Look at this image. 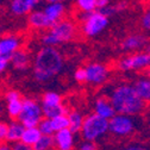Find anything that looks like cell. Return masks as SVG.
I'll return each instance as SVG.
<instances>
[{
    "instance_id": "6da1fadb",
    "label": "cell",
    "mask_w": 150,
    "mask_h": 150,
    "mask_svg": "<svg viewBox=\"0 0 150 150\" xmlns=\"http://www.w3.org/2000/svg\"><path fill=\"white\" fill-rule=\"evenodd\" d=\"M63 56L56 47L43 45L33 60V78L37 82H48L62 71Z\"/></svg>"
},
{
    "instance_id": "7a4b0ae2",
    "label": "cell",
    "mask_w": 150,
    "mask_h": 150,
    "mask_svg": "<svg viewBox=\"0 0 150 150\" xmlns=\"http://www.w3.org/2000/svg\"><path fill=\"white\" fill-rule=\"evenodd\" d=\"M116 113L137 116L144 111L145 103L137 96L132 85L122 83L111 91L108 97Z\"/></svg>"
},
{
    "instance_id": "3957f363",
    "label": "cell",
    "mask_w": 150,
    "mask_h": 150,
    "mask_svg": "<svg viewBox=\"0 0 150 150\" xmlns=\"http://www.w3.org/2000/svg\"><path fill=\"white\" fill-rule=\"evenodd\" d=\"M79 25L71 18H62V19L54 23L41 37L43 45L57 47L62 43L73 41L78 36Z\"/></svg>"
},
{
    "instance_id": "277c9868",
    "label": "cell",
    "mask_w": 150,
    "mask_h": 150,
    "mask_svg": "<svg viewBox=\"0 0 150 150\" xmlns=\"http://www.w3.org/2000/svg\"><path fill=\"white\" fill-rule=\"evenodd\" d=\"M79 30L88 38L99 36L108 26V17L100 10H94L88 13H78Z\"/></svg>"
},
{
    "instance_id": "5b68a950",
    "label": "cell",
    "mask_w": 150,
    "mask_h": 150,
    "mask_svg": "<svg viewBox=\"0 0 150 150\" xmlns=\"http://www.w3.org/2000/svg\"><path fill=\"white\" fill-rule=\"evenodd\" d=\"M107 132H108L107 119L98 116L94 112L83 117V123L80 130V134L85 141L96 142L103 138Z\"/></svg>"
},
{
    "instance_id": "8992f818",
    "label": "cell",
    "mask_w": 150,
    "mask_h": 150,
    "mask_svg": "<svg viewBox=\"0 0 150 150\" xmlns=\"http://www.w3.org/2000/svg\"><path fill=\"white\" fill-rule=\"evenodd\" d=\"M136 131V120L134 116L116 113L108 119V132L118 138H126Z\"/></svg>"
},
{
    "instance_id": "52a82bcc",
    "label": "cell",
    "mask_w": 150,
    "mask_h": 150,
    "mask_svg": "<svg viewBox=\"0 0 150 150\" xmlns=\"http://www.w3.org/2000/svg\"><path fill=\"white\" fill-rule=\"evenodd\" d=\"M23 100V106L19 116H18L17 120H19L24 127H33L37 126L40 120L43 118L42 115V107L41 105L33 99L25 98Z\"/></svg>"
},
{
    "instance_id": "ba28073f",
    "label": "cell",
    "mask_w": 150,
    "mask_h": 150,
    "mask_svg": "<svg viewBox=\"0 0 150 150\" xmlns=\"http://www.w3.org/2000/svg\"><path fill=\"white\" fill-rule=\"evenodd\" d=\"M116 67L123 71L144 70L145 68L150 67V54L145 50L125 56V57H122L117 62Z\"/></svg>"
},
{
    "instance_id": "9c48e42d",
    "label": "cell",
    "mask_w": 150,
    "mask_h": 150,
    "mask_svg": "<svg viewBox=\"0 0 150 150\" xmlns=\"http://www.w3.org/2000/svg\"><path fill=\"white\" fill-rule=\"evenodd\" d=\"M86 70V82L92 86H100L108 79V68L99 62H91L85 67Z\"/></svg>"
},
{
    "instance_id": "30bf717a",
    "label": "cell",
    "mask_w": 150,
    "mask_h": 150,
    "mask_svg": "<svg viewBox=\"0 0 150 150\" xmlns=\"http://www.w3.org/2000/svg\"><path fill=\"white\" fill-rule=\"evenodd\" d=\"M41 3L42 0H8V11L14 17L28 16L38 7Z\"/></svg>"
},
{
    "instance_id": "8fae6325",
    "label": "cell",
    "mask_w": 150,
    "mask_h": 150,
    "mask_svg": "<svg viewBox=\"0 0 150 150\" xmlns=\"http://www.w3.org/2000/svg\"><path fill=\"white\" fill-rule=\"evenodd\" d=\"M48 21L54 24L57 21L62 19L67 16L68 12V5L66 1H56V3H47L44 7L42 8Z\"/></svg>"
},
{
    "instance_id": "7c38bea8",
    "label": "cell",
    "mask_w": 150,
    "mask_h": 150,
    "mask_svg": "<svg viewBox=\"0 0 150 150\" xmlns=\"http://www.w3.org/2000/svg\"><path fill=\"white\" fill-rule=\"evenodd\" d=\"M148 38L143 33H131L126 36L120 43V49L126 52L137 51L146 48L148 45Z\"/></svg>"
},
{
    "instance_id": "4fadbf2b",
    "label": "cell",
    "mask_w": 150,
    "mask_h": 150,
    "mask_svg": "<svg viewBox=\"0 0 150 150\" xmlns=\"http://www.w3.org/2000/svg\"><path fill=\"white\" fill-rule=\"evenodd\" d=\"M28 24L31 29L33 30H40V31H45L48 30L52 24L48 21L45 17L43 10H33L31 11L28 16Z\"/></svg>"
},
{
    "instance_id": "5bb4252c",
    "label": "cell",
    "mask_w": 150,
    "mask_h": 150,
    "mask_svg": "<svg viewBox=\"0 0 150 150\" xmlns=\"http://www.w3.org/2000/svg\"><path fill=\"white\" fill-rule=\"evenodd\" d=\"M54 139H55V145L57 146L59 150H73L74 149V144H75L74 134L68 127L62 129L60 131H56L54 134Z\"/></svg>"
},
{
    "instance_id": "9a60e30c",
    "label": "cell",
    "mask_w": 150,
    "mask_h": 150,
    "mask_svg": "<svg viewBox=\"0 0 150 150\" xmlns=\"http://www.w3.org/2000/svg\"><path fill=\"white\" fill-rule=\"evenodd\" d=\"M22 42L14 35H7L0 38V54L5 56H11L16 50L21 49Z\"/></svg>"
},
{
    "instance_id": "2e32d148",
    "label": "cell",
    "mask_w": 150,
    "mask_h": 150,
    "mask_svg": "<svg viewBox=\"0 0 150 150\" xmlns=\"http://www.w3.org/2000/svg\"><path fill=\"white\" fill-rule=\"evenodd\" d=\"M94 113H97L98 116L108 120L110 118H112L116 115V111H115V108L112 106L108 98L100 97L94 103Z\"/></svg>"
},
{
    "instance_id": "e0dca14e",
    "label": "cell",
    "mask_w": 150,
    "mask_h": 150,
    "mask_svg": "<svg viewBox=\"0 0 150 150\" xmlns=\"http://www.w3.org/2000/svg\"><path fill=\"white\" fill-rule=\"evenodd\" d=\"M30 55L28 51L23 49H18L16 50L11 56H10V63L14 69L18 70H25L30 67Z\"/></svg>"
},
{
    "instance_id": "ac0fdd59",
    "label": "cell",
    "mask_w": 150,
    "mask_h": 150,
    "mask_svg": "<svg viewBox=\"0 0 150 150\" xmlns=\"http://www.w3.org/2000/svg\"><path fill=\"white\" fill-rule=\"evenodd\" d=\"M132 87L137 93V96L145 104H150V78L144 76V78L137 79L132 83Z\"/></svg>"
},
{
    "instance_id": "d6986e66",
    "label": "cell",
    "mask_w": 150,
    "mask_h": 150,
    "mask_svg": "<svg viewBox=\"0 0 150 150\" xmlns=\"http://www.w3.org/2000/svg\"><path fill=\"white\" fill-rule=\"evenodd\" d=\"M67 117H68V129L74 135L80 132L82 123H83V116L81 115V112L73 110L69 113H67Z\"/></svg>"
},
{
    "instance_id": "ffe728a7",
    "label": "cell",
    "mask_w": 150,
    "mask_h": 150,
    "mask_svg": "<svg viewBox=\"0 0 150 150\" xmlns=\"http://www.w3.org/2000/svg\"><path fill=\"white\" fill-rule=\"evenodd\" d=\"M24 125L14 119V122H12L11 124H8V130H7V136H6V141L14 143L17 141H21L22 134L24 131Z\"/></svg>"
},
{
    "instance_id": "44dd1931",
    "label": "cell",
    "mask_w": 150,
    "mask_h": 150,
    "mask_svg": "<svg viewBox=\"0 0 150 150\" xmlns=\"http://www.w3.org/2000/svg\"><path fill=\"white\" fill-rule=\"evenodd\" d=\"M41 107H42L43 117L49 118V119H51L54 117H57L60 115H67V112H68L66 106L62 105V103L56 104V105H44V104H42Z\"/></svg>"
},
{
    "instance_id": "7402d4cb",
    "label": "cell",
    "mask_w": 150,
    "mask_h": 150,
    "mask_svg": "<svg viewBox=\"0 0 150 150\" xmlns=\"http://www.w3.org/2000/svg\"><path fill=\"white\" fill-rule=\"evenodd\" d=\"M42 136L41 131L38 130L37 126H33V127H25L23 134H22V137H21V141L29 144V145H33L37 141L40 139V137Z\"/></svg>"
},
{
    "instance_id": "603a6c76",
    "label": "cell",
    "mask_w": 150,
    "mask_h": 150,
    "mask_svg": "<svg viewBox=\"0 0 150 150\" xmlns=\"http://www.w3.org/2000/svg\"><path fill=\"white\" fill-rule=\"evenodd\" d=\"M55 146L54 135H42L32 145V150H51Z\"/></svg>"
},
{
    "instance_id": "cb8c5ba5",
    "label": "cell",
    "mask_w": 150,
    "mask_h": 150,
    "mask_svg": "<svg viewBox=\"0 0 150 150\" xmlns=\"http://www.w3.org/2000/svg\"><path fill=\"white\" fill-rule=\"evenodd\" d=\"M126 8H127V1H126V0H119V1H117V3L110 4L106 7L100 8V11H103L107 17H111V16H113L116 13L125 11Z\"/></svg>"
},
{
    "instance_id": "d4e9b609",
    "label": "cell",
    "mask_w": 150,
    "mask_h": 150,
    "mask_svg": "<svg viewBox=\"0 0 150 150\" xmlns=\"http://www.w3.org/2000/svg\"><path fill=\"white\" fill-rule=\"evenodd\" d=\"M74 7L78 13H88L97 10L96 0H74Z\"/></svg>"
},
{
    "instance_id": "484cf974",
    "label": "cell",
    "mask_w": 150,
    "mask_h": 150,
    "mask_svg": "<svg viewBox=\"0 0 150 150\" xmlns=\"http://www.w3.org/2000/svg\"><path fill=\"white\" fill-rule=\"evenodd\" d=\"M23 99V98H22ZM22 99H17V100H11L7 101V113L8 116L14 120L18 118L21 111H22V106H23V100Z\"/></svg>"
},
{
    "instance_id": "4316f807",
    "label": "cell",
    "mask_w": 150,
    "mask_h": 150,
    "mask_svg": "<svg viewBox=\"0 0 150 150\" xmlns=\"http://www.w3.org/2000/svg\"><path fill=\"white\" fill-rule=\"evenodd\" d=\"M51 122V126L54 129V131H60L62 129H66L68 127V117L67 115H60L57 117H54L50 119Z\"/></svg>"
},
{
    "instance_id": "83f0119b",
    "label": "cell",
    "mask_w": 150,
    "mask_h": 150,
    "mask_svg": "<svg viewBox=\"0 0 150 150\" xmlns=\"http://www.w3.org/2000/svg\"><path fill=\"white\" fill-rule=\"evenodd\" d=\"M62 103V97L56 92H47L42 97V104L44 105H56Z\"/></svg>"
},
{
    "instance_id": "f1b7e54d",
    "label": "cell",
    "mask_w": 150,
    "mask_h": 150,
    "mask_svg": "<svg viewBox=\"0 0 150 150\" xmlns=\"http://www.w3.org/2000/svg\"><path fill=\"white\" fill-rule=\"evenodd\" d=\"M37 127H38V130L41 131L42 135H54L55 131L51 126V122L49 118H42L38 123V125H37Z\"/></svg>"
},
{
    "instance_id": "f546056e",
    "label": "cell",
    "mask_w": 150,
    "mask_h": 150,
    "mask_svg": "<svg viewBox=\"0 0 150 150\" xmlns=\"http://www.w3.org/2000/svg\"><path fill=\"white\" fill-rule=\"evenodd\" d=\"M139 23H141V26L143 30L150 31V10H148L143 13V16L141 17Z\"/></svg>"
},
{
    "instance_id": "4dcf8cb0",
    "label": "cell",
    "mask_w": 150,
    "mask_h": 150,
    "mask_svg": "<svg viewBox=\"0 0 150 150\" xmlns=\"http://www.w3.org/2000/svg\"><path fill=\"white\" fill-rule=\"evenodd\" d=\"M74 79L76 82H86V70L83 67L78 68L74 71Z\"/></svg>"
},
{
    "instance_id": "1f68e13d",
    "label": "cell",
    "mask_w": 150,
    "mask_h": 150,
    "mask_svg": "<svg viewBox=\"0 0 150 150\" xmlns=\"http://www.w3.org/2000/svg\"><path fill=\"white\" fill-rule=\"evenodd\" d=\"M79 150H98V146H97L96 142L83 141V142L79 145Z\"/></svg>"
},
{
    "instance_id": "d6a6232c",
    "label": "cell",
    "mask_w": 150,
    "mask_h": 150,
    "mask_svg": "<svg viewBox=\"0 0 150 150\" xmlns=\"http://www.w3.org/2000/svg\"><path fill=\"white\" fill-rule=\"evenodd\" d=\"M11 150H32V146L22 142V141H17L11 146Z\"/></svg>"
},
{
    "instance_id": "836d02e7",
    "label": "cell",
    "mask_w": 150,
    "mask_h": 150,
    "mask_svg": "<svg viewBox=\"0 0 150 150\" xmlns=\"http://www.w3.org/2000/svg\"><path fill=\"white\" fill-rule=\"evenodd\" d=\"M7 130H8V124L5 122H0V142L6 141Z\"/></svg>"
},
{
    "instance_id": "e575fe53",
    "label": "cell",
    "mask_w": 150,
    "mask_h": 150,
    "mask_svg": "<svg viewBox=\"0 0 150 150\" xmlns=\"http://www.w3.org/2000/svg\"><path fill=\"white\" fill-rule=\"evenodd\" d=\"M6 100L7 101H11V100H17V99H22V96H21V93L18 92V91H14V89H12V91H8L7 93H6Z\"/></svg>"
},
{
    "instance_id": "d590c367",
    "label": "cell",
    "mask_w": 150,
    "mask_h": 150,
    "mask_svg": "<svg viewBox=\"0 0 150 150\" xmlns=\"http://www.w3.org/2000/svg\"><path fill=\"white\" fill-rule=\"evenodd\" d=\"M8 63H10V56H5V55L0 56V73L7 68Z\"/></svg>"
},
{
    "instance_id": "8d00e7d4",
    "label": "cell",
    "mask_w": 150,
    "mask_h": 150,
    "mask_svg": "<svg viewBox=\"0 0 150 150\" xmlns=\"http://www.w3.org/2000/svg\"><path fill=\"white\" fill-rule=\"evenodd\" d=\"M122 150H150V149L143 144H129Z\"/></svg>"
},
{
    "instance_id": "74e56055",
    "label": "cell",
    "mask_w": 150,
    "mask_h": 150,
    "mask_svg": "<svg viewBox=\"0 0 150 150\" xmlns=\"http://www.w3.org/2000/svg\"><path fill=\"white\" fill-rule=\"evenodd\" d=\"M110 4H111V0H96V5H97V8L98 10L104 8L107 5H110Z\"/></svg>"
},
{
    "instance_id": "f35d334b",
    "label": "cell",
    "mask_w": 150,
    "mask_h": 150,
    "mask_svg": "<svg viewBox=\"0 0 150 150\" xmlns=\"http://www.w3.org/2000/svg\"><path fill=\"white\" fill-rule=\"evenodd\" d=\"M0 150H11V145L5 142H0Z\"/></svg>"
},
{
    "instance_id": "ab89813d",
    "label": "cell",
    "mask_w": 150,
    "mask_h": 150,
    "mask_svg": "<svg viewBox=\"0 0 150 150\" xmlns=\"http://www.w3.org/2000/svg\"><path fill=\"white\" fill-rule=\"evenodd\" d=\"M126 1H134V3H146L149 0H126Z\"/></svg>"
},
{
    "instance_id": "60d3db41",
    "label": "cell",
    "mask_w": 150,
    "mask_h": 150,
    "mask_svg": "<svg viewBox=\"0 0 150 150\" xmlns=\"http://www.w3.org/2000/svg\"><path fill=\"white\" fill-rule=\"evenodd\" d=\"M56 1H67V0H45V3H56Z\"/></svg>"
},
{
    "instance_id": "b9f144b4",
    "label": "cell",
    "mask_w": 150,
    "mask_h": 150,
    "mask_svg": "<svg viewBox=\"0 0 150 150\" xmlns=\"http://www.w3.org/2000/svg\"><path fill=\"white\" fill-rule=\"evenodd\" d=\"M145 49H146V51L150 54V43H148V45H146V48H145Z\"/></svg>"
},
{
    "instance_id": "7bdbcfd3",
    "label": "cell",
    "mask_w": 150,
    "mask_h": 150,
    "mask_svg": "<svg viewBox=\"0 0 150 150\" xmlns=\"http://www.w3.org/2000/svg\"><path fill=\"white\" fill-rule=\"evenodd\" d=\"M5 1H8V0H0V3H5Z\"/></svg>"
},
{
    "instance_id": "ee69618b",
    "label": "cell",
    "mask_w": 150,
    "mask_h": 150,
    "mask_svg": "<svg viewBox=\"0 0 150 150\" xmlns=\"http://www.w3.org/2000/svg\"><path fill=\"white\" fill-rule=\"evenodd\" d=\"M0 56H1V54H0Z\"/></svg>"
}]
</instances>
